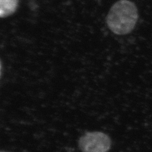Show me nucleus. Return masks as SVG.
<instances>
[{"label":"nucleus","mask_w":152,"mask_h":152,"mask_svg":"<svg viewBox=\"0 0 152 152\" xmlns=\"http://www.w3.org/2000/svg\"><path fill=\"white\" fill-rule=\"evenodd\" d=\"M18 0H0V16L6 18L13 14L17 9Z\"/></svg>","instance_id":"obj_3"},{"label":"nucleus","mask_w":152,"mask_h":152,"mask_svg":"<svg viewBox=\"0 0 152 152\" xmlns=\"http://www.w3.org/2000/svg\"><path fill=\"white\" fill-rule=\"evenodd\" d=\"M111 144L109 136L99 131L86 133L78 140V147L82 152H108Z\"/></svg>","instance_id":"obj_2"},{"label":"nucleus","mask_w":152,"mask_h":152,"mask_svg":"<svg viewBox=\"0 0 152 152\" xmlns=\"http://www.w3.org/2000/svg\"><path fill=\"white\" fill-rule=\"evenodd\" d=\"M138 19L135 5L128 0H120L115 3L107 16V23L113 32L119 35L130 33Z\"/></svg>","instance_id":"obj_1"}]
</instances>
